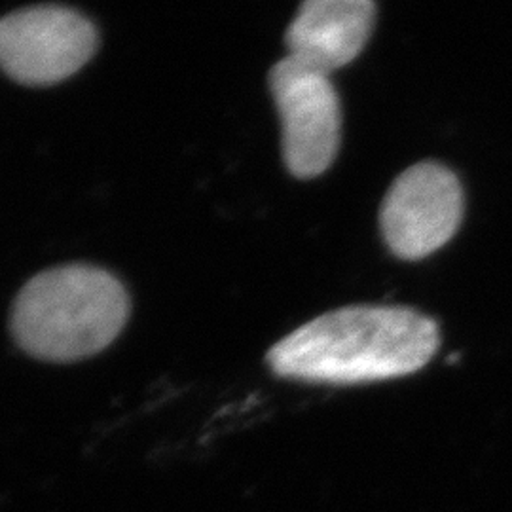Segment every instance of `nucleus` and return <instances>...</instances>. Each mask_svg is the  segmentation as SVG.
Instances as JSON below:
<instances>
[{
  "mask_svg": "<svg viewBox=\"0 0 512 512\" xmlns=\"http://www.w3.org/2000/svg\"><path fill=\"white\" fill-rule=\"evenodd\" d=\"M92 21L73 8L40 4L0 19V69L23 86H52L97 52Z\"/></svg>",
  "mask_w": 512,
  "mask_h": 512,
  "instance_id": "4",
  "label": "nucleus"
},
{
  "mask_svg": "<svg viewBox=\"0 0 512 512\" xmlns=\"http://www.w3.org/2000/svg\"><path fill=\"white\" fill-rule=\"evenodd\" d=\"M463 213L465 194L458 175L439 162H420L387 190L380 228L393 255L421 260L456 236Z\"/></svg>",
  "mask_w": 512,
  "mask_h": 512,
  "instance_id": "5",
  "label": "nucleus"
},
{
  "mask_svg": "<svg viewBox=\"0 0 512 512\" xmlns=\"http://www.w3.org/2000/svg\"><path fill=\"white\" fill-rule=\"evenodd\" d=\"M376 16L372 0H308L287 29L289 55L334 73L365 50Z\"/></svg>",
  "mask_w": 512,
  "mask_h": 512,
  "instance_id": "6",
  "label": "nucleus"
},
{
  "mask_svg": "<svg viewBox=\"0 0 512 512\" xmlns=\"http://www.w3.org/2000/svg\"><path fill=\"white\" fill-rule=\"evenodd\" d=\"M268 84L281 118V148L289 173L296 179L323 175L342 141V107L330 74L287 55L272 67Z\"/></svg>",
  "mask_w": 512,
  "mask_h": 512,
  "instance_id": "3",
  "label": "nucleus"
},
{
  "mask_svg": "<svg viewBox=\"0 0 512 512\" xmlns=\"http://www.w3.org/2000/svg\"><path fill=\"white\" fill-rule=\"evenodd\" d=\"M440 346L439 325L403 306H348L323 313L268 351L277 376L310 384L357 385L403 378Z\"/></svg>",
  "mask_w": 512,
  "mask_h": 512,
  "instance_id": "1",
  "label": "nucleus"
},
{
  "mask_svg": "<svg viewBox=\"0 0 512 512\" xmlns=\"http://www.w3.org/2000/svg\"><path fill=\"white\" fill-rule=\"evenodd\" d=\"M129 317V296L114 275L86 264L46 270L18 294L12 332L25 353L54 363L110 346Z\"/></svg>",
  "mask_w": 512,
  "mask_h": 512,
  "instance_id": "2",
  "label": "nucleus"
}]
</instances>
